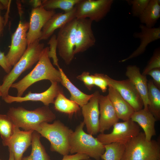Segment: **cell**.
Masks as SVG:
<instances>
[{
	"label": "cell",
	"instance_id": "cell-34",
	"mask_svg": "<svg viewBox=\"0 0 160 160\" xmlns=\"http://www.w3.org/2000/svg\"><path fill=\"white\" fill-rule=\"evenodd\" d=\"M94 85L98 87L103 92H105L108 87V84L105 75L95 73L93 75Z\"/></svg>",
	"mask_w": 160,
	"mask_h": 160
},
{
	"label": "cell",
	"instance_id": "cell-17",
	"mask_svg": "<svg viewBox=\"0 0 160 160\" xmlns=\"http://www.w3.org/2000/svg\"><path fill=\"white\" fill-rule=\"evenodd\" d=\"M98 104L100 118L99 131L101 133L109 129L118 122V118L115 109L108 96L100 95Z\"/></svg>",
	"mask_w": 160,
	"mask_h": 160
},
{
	"label": "cell",
	"instance_id": "cell-11",
	"mask_svg": "<svg viewBox=\"0 0 160 160\" xmlns=\"http://www.w3.org/2000/svg\"><path fill=\"white\" fill-rule=\"evenodd\" d=\"M110 86L115 89L122 97L133 108L135 111L143 109V103L135 88L129 79L117 80L105 75Z\"/></svg>",
	"mask_w": 160,
	"mask_h": 160
},
{
	"label": "cell",
	"instance_id": "cell-27",
	"mask_svg": "<svg viewBox=\"0 0 160 160\" xmlns=\"http://www.w3.org/2000/svg\"><path fill=\"white\" fill-rule=\"evenodd\" d=\"M54 104L56 110L70 116L77 113L80 109L76 102L67 98L63 92L58 94L55 99Z\"/></svg>",
	"mask_w": 160,
	"mask_h": 160
},
{
	"label": "cell",
	"instance_id": "cell-38",
	"mask_svg": "<svg viewBox=\"0 0 160 160\" xmlns=\"http://www.w3.org/2000/svg\"><path fill=\"white\" fill-rule=\"evenodd\" d=\"M3 9H4V7L0 2V37L3 35L4 27L5 25L4 20L1 15V11Z\"/></svg>",
	"mask_w": 160,
	"mask_h": 160
},
{
	"label": "cell",
	"instance_id": "cell-7",
	"mask_svg": "<svg viewBox=\"0 0 160 160\" xmlns=\"http://www.w3.org/2000/svg\"><path fill=\"white\" fill-rule=\"evenodd\" d=\"M77 19L75 18L60 28L57 36V48L60 57L67 65L70 64L74 55Z\"/></svg>",
	"mask_w": 160,
	"mask_h": 160
},
{
	"label": "cell",
	"instance_id": "cell-25",
	"mask_svg": "<svg viewBox=\"0 0 160 160\" xmlns=\"http://www.w3.org/2000/svg\"><path fill=\"white\" fill-rule=\"evenodd\" d=\"M40 137V134L34 130L32 134L31 154L23 157L21 160H50L44 147L41 143Z\"/></svg>",
	"mask_w": 160,
	"mask_h": 160
},
{
	"label": "cell",
	"instance_id": "cell-37",
	"mask_svg": "<svg viewBox=\"0 0 160 160\" xmlns=\"http://www.w3.org/2000/svg\"><path fill=\"white\" fill-rule=\"evenodd\" d=\"M89 159V157L86 154L76 153L73 155H64L62 160H88Z\"/></svg>",
	"mask_w": 160,
	"mask_h": 160
},
{
	"label": "cell",
	"instance_id": "cell-30",
	"mask_svg": "<svg viewBox=\"0 0 160 160\" xmlns=\"http://www.w3.org/2000/svg\"><path fill=\"white\" fill-rule=\"evenodd\" d=\"M15 125L7 115L0 114V135L4 145L13 134Z\"/></svg>",
	"mask_w": 160,
	"mask_h": 160
},
{
	"label": "cell",
	"instance_id": "cell-40",
	"mask_svg": "<svg viewBox=\"0 0 160 160\" xmlns=\"http://www.w3.org/2000/svg\"><path fill=\"white\" fill-rule=\"evenodd\" d=\"M10 1L8 0H0V2L2 5L4 9H8L9 8Z\"/></svg>",
	"mask_w": 160,
	"mask_h": 160
},
{
	"label": "cell",
	"instance_id": "cell-3",
	"mask_svg": "<svg viewBox=\"0 0 160 160\" xmlns=\"http://www.w3.org/2000/svg\"><path fill=\"white\" fill-rule=\"evenodd\" d=\"M30 130L36 131L47 139L50 143L51 151L63 156L70 153L69 139L73 131L59 120H55L52 124L43 122Z\"/></svg>",
	"mask_w": 160,
	"mask_h": 160
},
{
	"label": "cell",
	"instance_id": "cell-41",
	"mask_svg": "<svg viewBox=\"0 0 160 160\" xmlns=\"http://www.w3.org/2000/svg\"><path fill=\"white\" fill-rule=\"evenodd\" d=\"M9 151V158L8 160H15L14 157L12 152L10 151Z\"/></svg>",
	"mask_w": 160,
	"mask_h": 160
},
{
	"label": "cell",
	"instance_id": "cell-35",
	"mask_svg": "<svg viewBox=\"0 0 160 160\" xmlns=\"http://www.w3.org/2000/svg\"><path fill=\"white\" fill-rule=\"evenodd\" d=\"M77 79L82 81L86 87L91 90L94 86L93 75H90L89 72L84 71L76 77Z\"/></svg>",
	"mask_w": 160,
	"mask_h": 160
},
{
	"label": "cell",
	"instance_id": "cell-15",
	"mask_svg": "<svg viewBox=\"0 0 160 160\" xmlns=\"http://www.w3.org/2000/svg\"><path fill=\"white\" fill-rule=\"evenodd\" d=\"M88 103L81 108L84 117L83 121L86 125L88 134L95 135L99 132V110L98 97L100 94L97 91Z\"/></svg>",
	"mask_w": 160,
	"mask_h": 160
},
{
	"label": "cell",
	"instance_id": "cell-13",
	"mask_svg": "<svg viewBox=\"0 0 160 160\" xmlns=\"http://www.w3.org/2000/svg\"><path fill=\"white\" fill-rule=\"evenodd\" d=\"M51 84L46 91L41 93H32L29 91L24 96H14L8 95L3 100L7 103L16 102L21 103L27 101H40L45 106H49L54 104L55 98L60 92H63L62 88L57 82L50 81Z\"/></svg>",
	"mask_w": 160,
	"mask_h": 160
},
{
	"label": "cell",
	"instance_id": "cell-29",
	"mask_svg": "<svg viewBox=\"0 0 160 160\" xmlns=\"http://www.w3.org/2000/svg\"><path fill=\"white\" fill-rule=\"evenodd\" d=\"M105 151L100 158L103 160H122L125 145L114 143L104 145Z\"/></svg>",
	"mask_w": 160,
	"mask_h": 160
},
{
	"label": "cell",
	"instance_id": "cell-39",
	"mask_svg": "<svg viewBox=\"0 0 160 160\" xmlns=\"http://www.w3.org/2000/svg\"><path fill=\"white\" fill-rule=\"evenodd\" d=\"M29 2L33 7V8H36L41 6L42 0H31L29 1Z\"/></svg>",
	"mask_w": 160,
	"mask_h": 160
},
{
	"label": "cell",
	"instance_id": "cell-22",
	"mask_svg": "<svg viewBox=\"0 0 160 160\" xmlns=\"http://www.w3.org/2000/svg\"><path fill=\"white\" fill-rule=\"evenodd\" d=\"M107 96L119 119L124 121L130 119L135 111L117 91L112 87L109 86Z\"/></svg>",
	"mask_w": 160,
	"mask_h": 160
},
{
	"label": "cell",
	"instance_id": "cell-16",
	"mask_svg": "<svg viewBox=\"0 0 160 160\" xmlns=\"http://www.w3.org/2000/svg\"><path fill=\"white\" fill-rule=\"evenodd\" d=\"M15 126L13 134L3 145L7 146L9 150L14 155L15 160H21L23 153L31 145L32 133L34 130H20Z\"/></svg>",
	"mask_w": 160,
	"mask_h": 160
},
{
	"label": "cell",
	"instance_id": "cell-10",
	"mask_svg": "<svg viewBox=\"0 0 160 160\" xmlns=\"http://www.w3.org/2000/svg\"><path fill=\"white\" fill-rule=\"evenodd\" d=\"M29 27V22L20 20L17 29L12 35L10 48L5 55L8 63L12 66L17 63L27 49V33Z\"/></svg>",
	"mask_w": 160,
	"mask_h": 160
},
{
	"label": "cell",
	"instance_id": "cell-6",
	"mask_svg": "<svg viewBox=\"0 0 160 160\" xmlns=\"http://www.w3.org/2000/svg\"><path fill=\"white\" fill-rule=\"evenodd\" d=\"M84 125L83 122H81L71 135L70 153L85 154L96 160H100L105 151L104 145L92 135L84 132Z\"/></svg>",
	"mask_w": 160,
	"mask_h": 160
},
{
	"label": "cell",
	"instance_id": "cell-5",
	"mask_svg": "<svg viewBox=\"0 0 160 160\" xmlns=\"http://www.w3.org/2000/svg\"><path fill=\"white\" fill-rule=\"evenodd\" d=\"M122 160H160V142L148 141L140 132L125 145Z\"/></svg>",
	"mask_w": 160,
	"mask_h": 160
},
{
	"label": "cell",
	"instance_id": "cell-36",
	"mask_svg": "<svg viewBox=\"0 0 160 160\" xmlns=\"http://www.w3.org/2000/svg\"><path fill=\"white\" fill-rule=\"evenodd\" d=\"M147 75L152 78L154 85L160 89V68L152 70L148 73Z\"/></svg>",
	"mask_w": 160,
	"mask_h": 160
},
{
	"label": "cell",
	"instance_id": "cell-31",
	"mask_svg": "<svg viewBox=\"0 0 160 160\" xmlns=\"http://www.w3.org/2000/svg\"><path fill=\"white\" fill-rule=\"evenodd\" d=\"M160 68V50L159 47L156 49L147 65L143 71L142 74L146 76L152 70Z\"/></svg>",
	"mask_w": 160,
	"mask_h": 160
},
{
	"label": "cell",
	"instance_id": "cell-32",
	"mask_svg": "<svg viewBox=\"0 0 160 160\" xmlns=\"http://www.w3.org/2000/svg\"><path fill=\"white\" fill-rule=\"evenodd\" d=\"M150 0H132L129 1L132 6L133 16L139 17L147 6Z\"/></svg>",
	"mask_w": 160,
	"mask_h": 160
},
{
	"label": "cell",
	"instance_id": "cell-43",
	"mask_svg": "<svg viewBox=\"0 0 160 160\" xmlns=\"http://www.w3.org/2000/svg\"><path fill=\"white\" fill-rule=\"evenodd\" d=\"M88 160H91V159H89Z\"/></svg>",
	"mask_w": 160,
	"mask_h": 160
},
{
	"label": "cell",
	"instance_id": "cell-45",
	"mask_svg": "<svg viewBox=\"0 0 160 160\" xmlns=\"http://www.w3.org/2000/svg\"><path fill=\"white\" fill-rule=\"evenodd\" d=\"M1 51H0V52H1Z\"/></svg>",
	"mask_w": 160,
	"mask_h": 160
},
{
	"label": "cell",
	"instance_id": "cell-18",
	"mask_svg": "<svg viewBox=\"0 0 160 160\" xmlns=\"http://www.w3.org/2000/svg\"><path fill=\"white\" fill-rule=\"evenodd\" d=\"M139 28L141 31L135 32L134 37L140 40V44L138 47L128 57L120 61L124 62L137 57L143 54L150 43L160 39V27L148 28L143 24H140Z\"/></svg>",
	"mask_w": 160,
	"mask_h": 160
},
{
	"label": "cell",
	"instance_id": "cell-1",
	"mask_svg": "<svg viewBox=\"0 0 160 160\" xmlns=\"http://www.w3.org/2000/svg\"><path fill=\"white\" fill-rule=\"evenodd\" d=\"M49 47H46L42 51L39 60L33 69L17 82L12 84L11 88L16 89L17 96H22L30 86L38 81L47 80L50 81L61 82L59 71L52 64L48 55Z\"/></svg>",
	"mask_w": 160,
	"mask_h": 160
},
{
	"label": "cell",
	"instance_id": "cell-2",
	"mask_svg": "<svg viewBox=\"0 0 160 160\" xmlns=\"http://www.w3.org/2000/svg\"><path fill=\"white\" fill-rule=\"evenodd\" d=\"M44 45V43L37 40L27 46L23 55L10 72L4 76L3 82L0 85V92L3 100L9 95V90L12 85L21 74L37 63Z\"/></svg>",
	"mask_w": 160,
	"mask_h": 160
},
{
	"label": "cell",
	"instance_id": "cell-21",
	"mask_svg": "<svg viewBox=\"0 0 160 160\" xmlns=\"http://www.w3.org/2000/svg\"><path fill=\"white\" fill-rule=\"evenodd\" d=\"M130 119L143 129L147 141H151L152 137L156 135L155 125L156 120L148 109L143 108L135 111Z\"/></svg>",
	"mask_w": 160,
	"mask_h": 160
},
{
	"label": "cell",
	"instance_id": "cell-24",
	"mask_svg": "<svg viewBox=\"0 0 160 160\" xmlns=\"http://www.w3.org/2000/svg\"><path fill=\"white\" fill-rule=\"evenodd\" d=\"M160 17V0H150L146 8L139 17L142 24L153 27Z\"/></svg>",
	"mask_w": 160,
	"mask_h": 160
},
{
	"label": "cell",
	"instance_id": "cell-42",
	"mask_svg": "<svg viewBox=\"0 0 160 160\" xmlns=\"http://www.w3.org/2000/svg\"><path fill=\"white\" fill-rule=\"evenodd\" d=\"M1 93L0 92V97H1ZM0 104H1V102H0Z\"/></svg>",
	"mask_w": 160,
	"mask_h": 160
},
{
	"label": "cell",
	"instance_id": "cell-28",
	"mask_svg": "<svg viewBox=\"0 0 160 160\" xmlns=\"http://www.w3.org/2000/svg\"><path fill=\"white\" fill-rule=\"evenodd\" d=\"M80 0H43L41 6L47 10H55L60 9L64 12L72 10Z\"/></svg>",
	"mask_w": 160,
	"mask_h": 160
},
{
	"label": "cell",
	"instance_id": "cell-4",
	"mask_svg": "<svg viewBox=\"0 0 160 160\" xmlns=\"http://www.w3.org/2000/svg\"><path fill=\"white\" fill-rule=\"evenodd\" d=\"M7 115L15 125L25 131L43 122H52L56 116L48 106H44L33 110H28L22 107H12L8 110Z\"/></svg>",
	"mask_w": 160,
	"mask_h": 160
},
{
	"label": "cell",
	"instance_id": "cell-26",
	"mask_svg": "<svg viewBox=\"0 0 160 160\" xmlns=\"http://www.w3.org/2000/svg\"><path fill=\"white\" fill-rule=\"evenodd\" d=\"M148 109L157 120L160 119V90L152 80L148 82Z\"/></svg>",
	"mask_w": 160,
	"mask_h": 160
},
{
	"label": "cell",
	"instance_id": "cell-44",
	"mask_svg": "<svg viewBox=\"0 0 160 160\" xmlns=\"http://www.w3.org/2000/svg\"><path fill=\"white\" fill-rule=\"evenodd\" d=\"M0 160H1V159H0Z\"/></svg>",
	"mask_w": 160,
	"mask_h": 160
},
{
	"label": "cell",
	"instance_id": "cell-9",
	"mask_svg": "<svg viewBox=\"0 0 160 160\" xmlns=\"http://www.w3.org/2000/svg\"><path fill=\"white\" fill-rule=\"evenodd\" d=\"M113 2V0H80L75 6L76 18L99 22L109 12Z\"/></svg>",
	"mask_w": 160,
	"mask_h": 160
},
{
	"label": "cell",
	"instance_id": "cell-12",
	"mask_svg": "<svg viewBox=\"0 0 160 160\" xmlns=\"http://www.w3.org/2000/svg\"><path fill=\"white\" fill-rule=\"evenodd\" d=\"M55 13V10H47L41 6L32 9L27 33V46L39 39L44 25Z\"/></svg>",
	"mask_w": 160,
	"mask_h": 160
},
{
	"label": "cell",
	"instance_id": "cell-14",
	"mask_svg": "<svg viewBox=\"0 0 160 160\" xmlns=\"http://www.w3.org/2000/svg\"><path fill=\"white\" fill-rule=\"evenodd\" d=\"M92 22L88 18L77 19L75 55L85 52L95 45L96 40L92 28Z\"/></svg>",
	"mask_w": 160,
	"mask_h": 160
},
{
	"label": "cell",
	"instance_id": "cell-23",
	"mask_svg": "<svg viewBox=\"0 0 160 160\" xmlns=\"http://www.w3.org/2000/svg\"><path fill=\"white\" fill-rule=\"evenodd\" d=\"M61 74V84L65 87L70 94V99L76 102L81 108L87 104L93 94L88 95L84 93L75 86L70 81L62 69L58 68Z\"/></svg>",
	"mask_w": 160,
	"mask_h": 160
},
{
	"label": "cell",
	"instance_id": "cell-19",
	"mask_svg": "<svg viewBox=\"0 0 160 160\" xmlns=\"http://www.w3.org/2000/svg\"><path fill=\"white\" fill-rule=\"evenodd\" d=\"M75 18V7L69 12L55 13L44 25L41 30V36L39 40L40 41L47 39L53 35L55 30L58 28L60 29Z\"/></svg>",
	"mask_w": 160,
	"mask_h": 160
},
{
	"label": "cell",
	"instance_id": "cell-20",
	"mask_svg": "<svg viewBox=\"0 0 160 160\" xmlns=\"http://www.w3.org/2000/svg\"><path fill=\"white\" fill-rule=\"evenodd\" d=\"M126 75L134 85L142 100L144 108L148 109V81L146 76L141 73L139 68L135 65L128 66Z\"/></svg>",
	"mask_w": 160,
	"mask_h": 160
},
{
	"label": "cell",
	"instance_id": "cell-33",
	"mask_svg": "<svg viewBox=\"0 0 160 160\" xmlns=\"http://www.w3.org/2000/svg\"><path fill=\"white\" fill-rule=\"evenodd\" d=\"M48 44L49 45L48 55L49 57L51 58L53 60V64L57 66L58 68L60 67L58 63V59L56 54L57 49V36L55 35H53L49 41Z\"/></svg>",
	"mask_w": 160,
	"mask_h": 160
},
{
	"label": "cell",
	"instance_id": "cell-8",
	"mask_svg": "<svg viewBox=\"0 0 160 160\" xmlns=\"http://www.w3.org/2000/svg\"><path fill=\"white\" fill-rule=\"evenodd\" d=\"M110 133H101L96 138L104 145L117 143L125 145L140 132L139 126L131 119L122 122H117L113 126Z\"/></svg>",
	"mask_w": 160,
	"mask_h": 160
}]
</instances>
